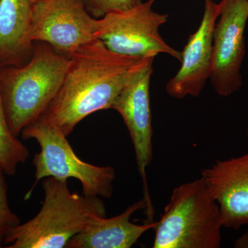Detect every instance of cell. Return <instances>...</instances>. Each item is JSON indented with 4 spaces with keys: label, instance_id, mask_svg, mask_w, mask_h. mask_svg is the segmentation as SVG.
<instances>
[{
    "label": "cell",
    "instance_id": "6da1fadb",
    "mask_svg": "<svg viewBox=\"0 0 248 248\" xmlns=\"http://www.w3.org/2000/svg\"><path fill=\"white\" fill-rule=\"evenodd\" d=\"M68 57L63 84L42 115L66 137L88 116L111 108L124 88L155 60L115 53L97 38Z\"/></svg>",
    "mask_w": 248,
    "mask_h": 248
},
{
    "label": "cell",
    "instance_id": "7a4b0ae2",
    "mask_svg": "<svg viewBox=\"0 0 248 248\" xmlns=\"http://www.w3.org/2000/svg\"><path fill=\"white\" fill-rule=\"evenodd\" d=\"M45 200L35 217L11 229L4 245L9 248H66L72 238L90 223L107 217L99 197L72 192L68 181L45 178Z\"/></svg>",
    "mask_w": 248,
    "mask_h": 248
},
{
    "label": "cell",
    "instance_id": "3957f363",
    "mask_svg": "<svg viewBox=\"0 0 248 248\" xmlns=\"http://www.w3.org/2000/svg\"><path fill=\"white\" fill-rule=\"evenodd\" d=\"M68 64V56L41 42L34 44L32 57L24 66L0 67V94L15 136L46 110L63 84Z\"/></svg>",
    "mask_w": 248,
    "mask_h": 248
},
{
    "label": "cell",
    "instance_id": "277c9868",
    "mask_svg": "<svg viewBox=\"0 0 248 248\" xmlns=\"http://www.w3.org/2000/svg\"><path fill=\"white\" fill-rule=\"evenodd\" d=\"M221 212L202 177L173 190L159 222L154 248H218Z\"/></svg>",
    "mask_w": 248,
    "mask_h": 248
},
{
    "label": "cell",
    "instance_id": "5b68a950",
    "mask_svg": "<svg viewBox=\"0 0 248 248\" xmlns=\"http://www.w3.org/2000/svg\"><path fill=\"white\" fill-rule=\"evenodd\" d=\"M21 134L24 140H35L41 148L32 160L35 167V182L24 200L30 198L41 179L48 177L64 181L70 178L78 179L86 196L107 199L112 197L115 169L112 166H94L80 159L67 137L45 116L41 115L29 124Z\"/></svg>",
    "mask_w": 248,
    "mask_h": 248
},
{
    "label": "cell",
    "instance_id": "8992f818",
    "mask_svg": "<svg viewBox=\"0 0 248 248\" xmlns=\"http://www.w3.org/2000/svg\"><path fill=\"white\" fill-rule=\"evenodd\" d=\"M155 1H141L125 11L97 19L96 38L120 55L155 58L158 54L164 53L181 62L182 52L168 45L160 35V27L168 22L169 16L153 9Z\"/></svg>",
    "mask_w": 248,
    "mask_h": 248
},
{
    "label": "cell",
    "instance_id": "52a82bcc",
    "mask_svg": "<svg viewBox=\"0 0 248 248\" xmlns=\"http://www.w3.org/2000/svg\"><path fill=\"white\" fill-rule=\"evenodd\" d=\"M221 14L214 29L209 79L218 95L229 97L243 84L241 69L246 55L248 1L221 0Z\"/></svg>",
    "mask_w": 248,
    "mask_h": 248
},
{
    "label": "cell",
    "instance_id": "ba28073f",
    "mask_svg": "<svg viewBox=\"0 0 248 248\" xmlns=\"http://www.w3.org/2000/svg\"><path fill=\"white\" fill-rule=\"evenodd\" d=\"M96 20L84 0H37L32 9L31 38L68 56L95 40Z\"/></svg>",
    "mask_w": 248,
    "mask_h": 248
},
{
    "label": "cell",
    "instance_id": "9c48e42d",
    "mask_svg": "<svg viewBox=\"0 0 248 248\" xmlns=\"http://www.w3.org/2000/svg\"><path fill=\"white\" fill-rule=\"evenodd\" d=\"M153 66L141 72L121 91L111 108L117 110L124 121L135 149L137 165L143 184V199L147 219L153 220L152 203L146 179V169L153 159V135L150 84Z\"/></svg>",
    "mask_w": 248,
    "mask_h": 248
},
{
    "label": "cell",
    "instance_id": "30bf717a",
    "mask_svg": "<svg viewBox=\"0 0 248 248\" xmlns=\"http://www.w3.org/2000/svg\"><path fill=\"white\" fill-rule=\"evenodd\" d=\"M221 6V1L205 0L200 27L190 36L182 52L180 68L166 84V93L170 97H199L205 87L211 71L214 29Z\"/></svg>",
    "mask_w": 248,
    "mask_h": 248
},
{
    "label": "cell",
    "instance_id": "8fae6325",
    "mask_svg": "<svg viewBox=\"0 0 248 248\" xmlns=\"http://www.w3.org/2000/svg\"><path fill=\"white\" fill-rule=\"evenodd\" d=\"M201 177L218 203L223 228L248 226V153L218 160L203 170Z\"/></svg>",
    "mask_w": 248,
    "mask_h": 248
},
{
    "label": "cell",
    "instance_id": "7c38bea8",
    "mask_svg": "<svg viewBox=\"0 0 248 248\" xmlns=\"http://www.w3.org/2000/svg\"><path fill=\"white\" fill-rule=\"evenodd\" d=\"M32 0H0V67L22 66L31 60Z\"/></svg>",
    "mask_w": 248,
    "mask_h": 248
},
{
    "label": "cell",
    "instance_id": "4fadbf2b",
    "mask_svg": "<svg viewBox=\"0 0 248 248\" xmlns=\"http://www.w3.org/2000/svg\"><path fill=\"white\" fill-rule=\"evenodd\" d=\"M146 206V201L143 199L117 216L98 218L72 238L66 248H131L142 235L156 226V222L138 225L130 221V217L135 212Z\"/></svg>",
    "mask_w": 248,
    "mask_h": 248
},
{
    "label": "cell",
    "instance_id": "5bb4252c",
    "mask_svg": "<svg viewBox=\"0 0 248 248\" xmlns=\"http://www.w3.org/2000/svg\"><path fill=\"white\" fill-rule=\"evenodd\" d=\"M29 157L27 147L9 128L0 94V167L6 175H14L18 165L24 164Z\"/></svg>",
    "mask_w": 248,
    "mask_h": 248
},
{
    "label": "cell",
    "instance_id": "9a60e30c",
    "mask_svg": "<svg viewBox=\"0 0 248 248\" xmlns=\"http://www.w3.org/2000/svg\"><path fill=\"white\" fill-rule=\"evenodd\" d=\"M4 170L0 167V246L4 244L6 234L11 229L20 224V219L11 210L8 201V186Z\"/></svg>",
    "mask_w": 248,
    "mask_h": 248
},
{
    "label": "cell",
    "instance_id": "2e32d148",
    "mask_svg": "<svg viewBox=\"0 0 248 248\" xmlns=\"http://www.w3.org/2000/svg\"><path fill=\"white\" fill-rule=\"evenodd\" d=\"M96 17L111 13L125 11L141 2L140 0H85Z\"/></svg>",
    "mask_w": 248,
    "mask_h": 248
},
{
    "label": "cell",
    "instance_id": "e0dca14e",
    "mask_svg": "<svg viewBox=\"0 0 248 248\" xmlns=\"http://www.w3.org/2000/svg\"><path fill=\"white\" fill-rule=\"evenodd\" d=\"M234 248H248V231L236 240L234 243Z\"/></svg>",
    "mask_w": 248,
    "mask_h": 248
},
{
    "label": "cell",
    "instance_id": "ac0fdd59",
    "mask_svg": "<svg viewBox=\"0 0 248 248\" xmlns=\"http://www.w3.org/2000/svg\"><path fill=\"white\" fill-rule=\"evenodd\" d=\"M247 140H248V133H247Z\"/></svg>",
    "mask_w": 248,
    "mask_h": 248
},
{
    "label": "cell",
    "instance_id": "d6986e66",
    "mask_svg": "<svg viewBox=\"0 0 248 248\" xmlns=\"http://www.w3.org/2000/svg\"><path fill=\"white\" fill-rule=\"evenodd\" d=\"M37 0H32V1H33V2H35V1H37Z\"/></svg>",
    "mask_w": 248,
    "mask_h": 248
},
{
    "label": "cell",
    "instance_id": "ffe728a7",
    "mask_svg": "<svg viewBox=\"0 0 248 248\" xmlns=\"http://www.w3.org/2000/svg\"><path fill=\"white\" fill-rule=\"evenodd\" d=\"M0 248H1V246H0Z\"/></svg>",
    "mask_w": 248,
    "mask_h": 248
},
{
    "label": "cell",
    "instance_id": "44dd1931",
    "mask_svg": "<svg viewBox=\"0 0 248 248\" xmlns=\"http://www.w3.org/2000/svg\"><path fill=\"white\" fill-rule=\"evenodd\" d=\"M247 1H248V0H247Z\"/></svg>",
    "mask_w": 248,
    "mask_h": 248
}]
</instances>
